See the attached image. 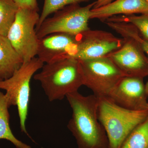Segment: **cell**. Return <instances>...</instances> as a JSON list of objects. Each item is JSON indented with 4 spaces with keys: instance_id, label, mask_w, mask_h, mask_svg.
Segmentation results:
<instances>
[{
    "instance_id": "20",
    "label": "cell",
    "mask_w": 148,
    "mask_h": 148,
    "mask_svg": "<svg viewBox=\"0 0 148 148\" xmlns=\"http://www.w3.org/2000/svg\"><path fill=\"white\" fill-rule=\"evenodd\" d=\"M19 8H24L38 11L37 0H13Z\"/></svg>"
},
{
    "instance_id": "18",
    "label": "cell",
    "mask_w": 148,
    "mask_h": 148,
    "mask_svg": "<svg viewBox=\"0 0 148 148\" xmlns=\"http://www.w3.org/2000/svg\"><path fill=\"white\" fill-rule=\"evenodd\" d=\"M90 1L91 0H45L42 12L40 15L39 20L36 27V30L51 14L55 13L69 5L79 4Z\"/></svg>"
},
{
    "instance_id": "14",
    "label": "cell",
    "mask_w": 148,
    "mask_h": 148,
    "mask_svg": "<svg viewBox=\"0 0 148 148\" xmlns=\"http://www.w3.org/2000/svg\"><path fill=\"white\" fill-rule=\"evenodd\" d=\"M9 107L6 95L0 90V140H8L16 148H32L31 146L18 140L13 135L10 125Z\"/></svg>"
},
{
    "instance_id": "16",
    "label": "cell",
    "mask_w": 148,
    "mask_h": 148,
    "mask_svg": "<svg viewBox=\"0 0 148 148\" xmlns=\"http://www.w3.org/2000/svg\"><path fill=\"white\" fill-rule=\"evenodd\" d=\"M120 148H148V117L130 132Z\"/></svg>"
},
{
    "instance_id": "2",
    "label": "cell",
    "mask_w": 148,
    "mask_h": 148,
    "mask_svg": "<svg viewBox=\"0 0 148 148\" xmlns=\"http://www.w3.org/2000/svg\"><path fill=\"white\" fill-rule=\"evenodd\" d=\"M41 69L34 78L39 82L50 102L63 100L84 85L80 64L76 58L67 57L46 63Z\"/></svg>"
},
{
    "instance_id": "8",
    "label": "cell",
    "mask_w": 148,
    "mask_h": 148,
    "mask_svg": "<svg viewBox=\"0 0 148 148\" xmlns=\"http://www.w3.org/2000/svg\"><path fill=\"white\" fill-rule=\"evenodd\" d=\"M123 39L110 32L88 29L79 35V39L74 53L69 57L77 60L107 57L119 49Z\"/></svg>"
},
{
    "instance_id": "4",
    "label": "cell",
    "mask_w": 148,
    "mask_h": 148,
    "mask_svg": "<svg viewBox=\"0 0 148 148\" xmlns=\"http://www.w3.org/2000/svg\"><path fill=\"white\" fill-rule=\"evenodd\" d=\"M44 63L38 57L24 62L10 77L0 80V89L6 91L10 107H17L21 132L28 135L26 127L30 103L32 77Z\"/></svg>"
},
{
    "instance_id": "12",
    "label": "cell",
    "mask_w": 148,
    "mask_h": 148,
    "mask_svg": "<svg viewBox=\"0 0 148 148\" xmlns=\"http://www.w3.org/2000/svg\"><path fill=\"white\" fill-rule=\"evenodd\" d=\"M148 13V0H115L91 10L90 19L103 21L113 16Z\"/></svg>"
},
{
    "instance_id": "3",
    "label": "cell",
    "mask_w": 148,
    "mask_h": 148,
    "mask_svg": "<svg viewBox=\"0 0 148 148\" xmlns=\"http://www.w3.org/2000/svg\"><path fill=\"white\" fill-rule=\"evenodd\" d=\"M98 98V119L107 134L109 148H120L130 132L148 117V110H132L108 97Z\"/></svg>"
},
{
    "instance_id": "9",
    "label": "cell",
    "mask_w": 148,
    "mask_h": 148,
    "mask_svg": "<svg viewBox=\"0 0 148 148\" xmlns=\"http://www.w3.org/2000/svg\"><path fill=\"white\" fill-rule=\"evenodd\" d=\"M119 49L108 56L125 76L143 79L148 75V59L141 46L135 40L123 37Z\"/></svg>"
},
{
    "instance_id": "5",
    "label": "cell",
    "mask_w": 148,
    "mask_h": 148,
    "mask_svg": "<svg viewBox=\"0 0 148 148\" xmlns=\"http://www.w3.org/2000/svg\"><path fill=\"white\" fill-rule=\"evenodd\" d=\"M94 5L95 2L83 7L78 3L66 6L46 18L36 30L38 38L58 33L79 35L87 31Z\"/></svg>"
},
{
    "instance_id": "6",
    "label": "cell",
    "mask_w": 148,
    "mask_h": 148,
    "mask_svg": "<svg viewBox=\"0 0 148 148\" xmlns=\"http://www.w3.org/2000/svg\"><path fill=\"white\" fill-rule=\"evenodd\" d=\"M82 70L84 85L98 97H108L124 74L108 57L79 60Z\"/></svg>"
},
{
    "instance_id": "19",
    "label": "cell",
    "mask_w": 148,
    "mask_h": 148,
    "mask_svg": "<svg viewBox=\"0 0 148 148\" xmlns=\"http://www.w3.org/2000/svg\"><path fill=\"white\" fill-rule=\"evenodd\" d=\"M116 32L122 38L129 37L136 41L147 55L148 59V41L140 36L138 29L133 25L128 23H121L117 27ZM145 85L146 93L148 96V81Z\"/></svg>"
},
{
    "instance_id": "15",
    "label": "cell",
    "mask_w": 148,
    "mask_h": 148,
    "mask_svg": "<svg viewBox=\"0 0 148 148\" xmlns=\"http://www.w3.org/2000/svg\"><path fill=\"white\" fill-rule=\"evenodd\" d=\"M18 8L13 0H0V35L7 37Z\"/></svg>"
},
{
    "instance_id": "7",
    "label": "cell",
    "mask_w": 148,
    "mask_h": 148,
    "mask_svg": "<svg viewBox=\"0 0 148 148\" xmlns=\"http://www.w3.org/2000/svg\"><path fill=\"white\" fill-rule=\"evenodd\" d=\"M38 11L19 8L8 38L24 62L36 57L39 40L36 27L40 19Z\"/></svg>"
},
{
    "instance_id": "21",
    "label": "cell",
    "mask_w": 148,
    "mask_h": 148,
    "mask_svg": "<svg viewBox=\"0 0 148 148\" xmlns=\"http://www.w3.org/2000/svg\"><path fill=\"white\" fill-rule=\"evenodd\" d=\"M95 5L92 9L98 8L113 1L114 0H94Z\"/></svg>"
},
{
    "instance_id": "11",
    "label": "cell",
    "mask_w": 148,
    "mask_h": 148,
    "mask_svg": "<svg viewBox=\"0 0 148 148\" xmlns=\"http://www.w3.org/2000/svg\"><path fill=\"white\" fill-rule=\"evenodd\" d=\"M79 35L54 33L40 38L37 57L46 64L70 57L75 49Z\"/></svg>"
},
{
    "instance_id": "17",
    "label": "cell",
    "mask_w": 148,
    "mask_h": 148,
    "mask_svg": "<svg viewBox=\"0 0 148 148\" xmlns=\"http://www.w3.org/2000/svg\"><path fill=\"white\" fill-rule=\"evenodd\" d=\"M104 21L130 23L138 29L144 38L148 41V13L143 14L140 16L133 14L116 15L107 18Z\"/></svg>"
},
{
    "instance_id": "1",
    "label": "cell",
    "mask_w": 148,
    "mask_h": 148,
    "mask_svg": "<svg viewBox=\"0 0 148 148\" xmlns=\"http://www.w3.org/2000/svg\"><path fill=\"white\" fill-rule=\"evenodd\" d=\"M72 110L67 127L78 148H109L107 134L98 116V98L78 91L66 96Z\"/></svg>"
},
{
    "instance_id": "10",
    "label": "cell",
    "mask_w": 148,
    "mask_h": 148,
    "mask_svg": "<svg viewBox=\"0 0 148 148\" xmlns=\"http://www.w3.org/2000/svg\"><path fill=\"white\" fill-rule=\"evenodd\" d=\"M143 79L135 77H123L108 97L125 109L135 111L148 110V96Z\"/></svg>"
},
{
    "instance_id": "13",
    "label": "cell",
    "mask_w": 148,
    "mask_h": 148,
    "mask_svg": "<svg viewBox=\"0 0 148 148\" xmlns=\"http://www.w3.org/2000/svg\"><path fill=\"white\" fill-rule=\"evenodd\" d=\"M23 63L7 37L0 35V80L10 77Z\"/></svg>"
}]
</instances>
